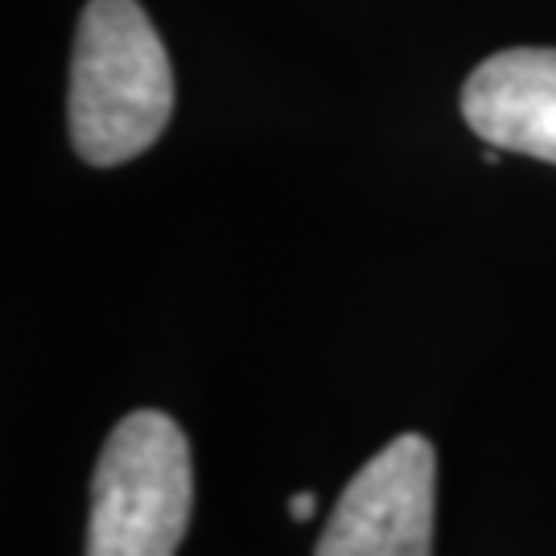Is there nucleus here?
<instances>
[{
  "label": "nucleus",
  "instance_id": "nucleus-4",
  "mask_svg": "<svg viewBox=\"0 0 556 556\" xmlns=\"http://www.w3.org/2000/svg\"><path fill=\"white\" fill-rule=\"evenodd\" d=\"M462 116L491 149L556 165V50L516 46L478 62L462 87Z\"/></svg>",
  "mask_w": 556,
  "mask_h": 556
},
{
  "label": "nucleus",
  "instance_id": "nucleus-1",
  "mask_svg": "<svg viewBox=\"0 0 556 556\" xmlns=\"http://www.w3.org/2000/svg\"><path fill=\"white\" fill-rule=\"evenodd\" d=\"M174 116V66L137 0H91L71 54V144L87 165L153 149Z\"/></svg>",
  "mask_w": 556,
  "mask_h": 556
},
{
  "label": "nucleus",
  "instance_id": "nucleus-2",
  "mask_svg": "<svg viewBox=\"0 0 556 556\" xmlns=\"http://www.w3.org/2000/svg\"><path fill=\"white\" fill-rule=\"evenodd\" d=\"M190 441L157 408L112 429L91 478L87 556H178L190 523Z\"/></svg>",
  "mask_w": 556,
  "mask_h": 556
},
{
  "label": "nucleus",
  "instance_id": "nucleus-3",
  "mask_svg": "<svg viewBox=\"0 0 556 556\" xmlns=\"http://www.w3.org/2000/svg\"><path fill=\"white\" fill-rule=\"evenodd\" d=\"M433 511L438 454L404 433L346 482L314 556H433Z\"/></svg>",
  "mask_w": 556,
  "mask_h": 556
},
{
  "label": "nucleus",
  "instance_id": "nucleus-5",
  "mask_svg": "<svg viewBox=\"0 0 556 556\" xmlns=\"http://www.w3.org/2000/svg\"><path fill=\"white\" fill-rule=\"evenodd\" d=\"M314 511H318V495L314 491H298V495L289 498V516L298 519V523L314 519Z\"/></svg>",
  "mask_w": 556,
  "mask_h": 556
}]
</instances>
